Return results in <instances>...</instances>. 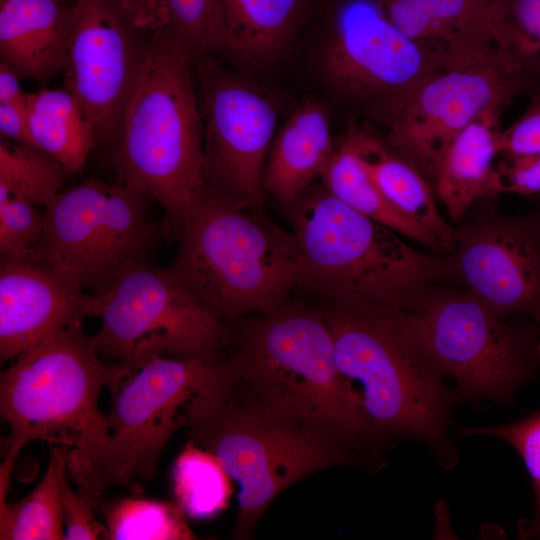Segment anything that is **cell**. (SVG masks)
I'll return each mask as SVG.
<instances>
[{
    "instance_id": "6da1fadb",
    "label": "cell",
    "mask_w": 540,
    "mask_h": 540,
    "mask_svg": "<svg viewBox=\"0 0 540 540\" xmlns=\"http://www.w3.org/2000/svg\"><path fill=\"white\" fill-rule=\"evenodd\" d=\"M287 214L299 251V287L330 303L409 311L455 281L449 255L413 248L323 185L308 189Z\"/></svg>"
},
{
    "instance_id": "7a4b0ae2",
    "label": "cell",
    "mask_w": 540,
    "mask_h": 540,
    "mask_svg": "<svg viewBox=\"0 0 540 540\" xmlns=\"http://www.w3.org/2000/svg\"><path fill=\"white\" fill-rule=\"evenodd\" d=\"M321 311L373 440H418L444 468L456 465L448 427L458 396L394 310L329 302Z\"/></svg>"
},
{
    "instance_id": "3957f363",
    "label": "cell",
    "mask_w": 540,
    "mask_h": 540,
    "mask_svg": "<svg viewBox=\"0 0 540 540\" xmlns=\"http://www.w3.org/2000/svg\"><path fill=\"white\" fill-rule=\"evenodd\" d=\"M193 68L192 54L173 34L149 36L112 159L116 181L155 200L174 237L183 216L208 191Z\"/></svg>"
},
{
    "instance_id": "277c9868",
    "label": "cell",
    "mask_w": 540,
    "mask_h": 540,
    "mask_svg": "<svg viewBox=\"0 0 540 540\" xmlns=\"http://www.w3.org/2000/svg\"><path fill=\"white\" fill-rule=\"evenodd\" d=\"M234 340L232 379L267 412L350 449L374 441L321 309L285 302L243 322Z\"/></svg>"
},
{
    "instance_id": "5b68a950",
    "label": "cell",
    "mask_w": 540,
    "mask_h": 540,
    "mask_svg": "<svg viewBox=\"0 0 540 540\" xmlns=\"http://www.w3.org/2000/svg\"><path fill=\"white\" fill-rule=\"evenodd\" d=\"M183 427L239 486L235 539L252 538L285 489L352 460L344 444L267 412L233 381L225 355L192 398Z\"/></svg>"
},
{
    "instance_id": "8992f818",
    "label": "cell",
    "mask_w": 540,
    "mask_h": 540,
    "mask_svg": "<svg viewBox=\"0 0 540 540\" xmlns=\"http://www.w3.org/2000/svg\"><path fill=\"white\" fill-rule=\"evenodd\" d=\"M109 377L110 363L82 324L14 358L0 376V414L10 429L2 464L13 467L31 441L67 447L69 471L79 489L98 497L97 471L110 442L98 401Z\"/></svg>"
},
{
    "instance_id": "52a82bcc",
    "label": "cell",
    "mask_w": 540,
    "mask_h": 540,
    "mask_svg": "<svg viewBox=\"0 0 540 540\" xmlns=\"http://www.w3.org/2000/svg\"><path fill=\"white\" fill-rule=\"evenodd\" d=\"M170 266L215 317L227 322L277 310L299 287L296 240L256 210L210 189L183 216Z\"/></svg>"
},
{
    "instance_id": "ba28073f",
    "label": "cell",
    "mask_w": 540,
    "mask_h": 540,
    "mask_svg": "<svg viewBox=\"0 0 540 540\" xmlns=\"http://www.w3.org/2000/svg\"><path fill=\"white\" fill-rule=\"evenodd\" d=\"M394 310L461 398L511 403L540 366L538 329L507 321L463 286L440 285L413 310Z\"/></svg>"
},
{
    "instance_id": "9c48e42d",
    "label": "cell",
    "mask_w": 540,
    "mask_h": 540,
    "mask_svg": "<svg viewBox=\"0 0 540 540\" xmlns=\"http://www.w3.org/2000/svg\"><path fill=\"white\" fill-rule=\"evenodd\" d=\"M88 317L101 320L91 336L99 355L130 364L156 356L214 357L231 342L226 322L210 313L170 267L151 261L124 271L88 294Z\"/></svg>"
},
{
    "instance_id": "30bf717a",
    "label": "cell",
    "mask_w": 540,
    "mask_h": 540,
    "mask_svg": "<svg viewBox=\"0 0 540 540\" xmlns=\"http://www.w3.org/2000/svg\"><path fill=\"white\" fill-rule=\"evenodd\" d=\"M147 197L119 183L89 179L62 190L45 208L36 261L92 294L151 261L161 229Z\"/></svg>"
},
{
    "instance_id": "8fae6325",
    "label": "cell",
    "mask_w": 540,
    "mask_h": 540,
    "mask_svg": "<svg viewBox=\"0 0 540 540\" xmlns=\"http://www.w3.org/2000/svg\"><path fill=\"white\" fill-rule=\"evenodd\" d=\"M223 355L110 362V442L97 471L98 496L107 487L155 476L162 451L184 426L192 398Z\"/></svg>"
},
{
    "instance_id": "7c38bea8",
    "label": "cell",
    "mask_w": 540,
    "mask_h": 540,
    "mask_svg": "<svg viewBox=\"0 0 540 540\" xmlns=\"http://www.w3.org/2000/svg\"><path fill=\"white\" fill-rule=\"evenodd\" d=\"M323 54L333 88L388 127L441 71L386 16L377 0H338Z\"/></svg>"
},
{
    "instance_id": "4fadbf2b",
    "label": "cell",
    "mask_w": 540,
    "mask_h": 540,
    "mask_svg": "<svg viewBox=\"0 0 540 540\" xmlns=\"http://www.w3.org/2000/svg\"><path fill=\"white\" fill-rule=\"evenodd\" d=\"M524 94H535L524 64L496 46L426 82L388 127L387 143L433 184L443 155L469 124Z\"/></svg>"
},
{
    "instance_id": "5bb4252c",
    "label": "cell",
    "mask_w": 540,
    "mask_h": 540,
    "mask_svg": "<svg viewBox=\"0 0 540 540\" xmlns=\"http://www.w3.org/2000/svg\"><path fill=\"white\" fill-rule=\"evenodd\" d=\"M193 61L202 97L208 189L263 211L275 107L212 55L194 56Z\"/></svg>"
},
{
    "instance_id": "9a60e30c",
    "label": "cell",
    "mask_w": 540,
    "mask_h": 540,
    "mask_svg": "<svg viewBox=\"0 0 540 540\" xmlns=\"http://www.w3.org/2000/svg\"><path fill=\"white\" fill-rule=\"evenodd\" d=\"M149 34L116 0H74L64 88L92 122L97 141L116 140L145 62Z\"/></svg>"
},
{
    "instance_id": "2e32d148",
    "label": "cell",
    "mask_w": 540,
    "mask_h": 540,
    "mask_svg": "<svg viewBox=\"0 0 540 540\" xmlns=\"http://www.w3.org/2000/svg\"><path fill=\"white\" fill-rule=\"evenodd\" d=\"M449 257L455 281L496 314L540 323V212L462 222Z\"/></svg>"
},
{
    "instance_id": "e0dca14e",
    "label": "cell",
    "mask_w": 540,
    "mask_h": 540,
    "mask_svg": "<svg viewBox=\"0 0 540 540\" xmlns=\"http://www.w3.org/2000/svg\"><path fill=\"white\" fill-rule=\"evenodd\" d=\"M88 294L36 260L1 257L0 358L13 360L51 336L81 325Z\"/></svg>"
},
{
    "instance_id": "ac0fdd59",
    "label": "cell",
    "mask_w": 540,
    "mask_h": 540,
    "mask_svg": "<svg viewBox=\"0 0 540 540\" xmlns=\"http://www.w3.org/2000/svg\"><path fill=\"white\" fill-rule=\"evenodd\" d=\"M388 19L441 71L496 47L491 4L482 0H377Z\"/></svg>"
},
{
    "instance_id": "d6986e66",
    "label": "cell",
    "mask_w": 540,
    "mask_h": 540,
    "mask_svg": "<svg viewBox=\"0 0 540 540\" xmlns=\"http://www.w3.org/2000/svg\"><path fill=\"white\" fill-rule=\"evenodd\" d=\"M74 0H0V56L20 78L45 83L62 72Z\"/></svg>"
},
{
    "instance_id": "ffe728a7",
    "label": "cell",
    "mask_w": 540,
    "mask_h": 540,
    "mask_svg": "<svg viewBox=\"0 0 540 540\" xmlns=\"http://www.w3.org/2000/svg\"><path fill=\"white\" fill-rule=\"evenodd\" d=\"M344 138L385 199L428 232L443 255L452 254L456 229L440 214L434 188L419 169L366 129L352 125Z\"/></svg>"
},
{
    "instance_id": "44dd1931",
    "label": "cell",
    "mask_w": 540,
    "mask_h": 540,
    "mask_svg": "<svg viewBox=\"0 0 540 540\" xmlns=\"http://www.w3.org/2000/svg\"><path fill=\"white\" fill-rule=\"evenodd\" d=\"M334 149L324 109L314 102L300 105L272 142L264 172L265 192L289 210L320 178Z\"/></svg>"
},
{
    "instance_id": "7402d4cb",
    "label": "cell",
    "mask_w": 540,
    "mask_h": 540,
    "mask_svg": "<svg viewBox=\"0 0 540 540\" xmlns=\"http://www.w3.org/2000/svg\"><path fill=\"white\" fill-rule=\"evenodd\" d=\"M502 109H492L469 124L450 144L433 187L449 216L460 223L469 209L495 193L496 138Z\"/></svg>"
},
{
    "instance_id": "603a6c76",
    "label": "cell",
    "mask_w": 540,
    "mask_h": 540,
    "mask_svg": "<svg viewBox=\"0 0 540 540\" xmlns=\"http://www.w3.org/2000/svg\"><path fill=\"white\" fill-rule=\"evenodd\" d=\"M313 0H217L221 52L246 63L274 58Z\"/></svg>"
},
{
    "instance_id": "cb8c5ba5",
    "label": "cell",
    "mask_w": 540,
    "mask_h": 540,
    "mask_svg": "<svg viewBox=\"0 0 540 540\" xmlns=\"http://www.w3.org/2000/svg\"><path fill=\"white\" fill-rule=\"evenodd\" d=\"M26 107L35 146L71 173L82 171L98 141L77 99L66 88H43L27 94Z\"/></svg>"
},
{
    "instance_id": "d4e9b609",
    "label": "cell",
    "mask_w": 540,
    "mask_h": 540,
    "mask_svg": "<svg viewBox=\"0 0 540 540\" xmlns=\"http://www.w3.org/2000/svg\"><path fill=\"white\" fill-rule=\"evenodd\" d=\"M320 179L324 188L355 211L443 255L437 241L398 212L381 194L345 138L335 147Z\"/></svg>"
},
{
    "instance_id": "484cf974",
    "label": "cell",
    "mask_w": 540,
    "mask_h": 540,
    "mask_svg": "<svg viewBox=\"0 0 540 540\" xmlns=\"http://www.w3.org/2000/svg\"><path fill=\"white\" fill-rule=\"evenodd\" d=\"M68 455L67 447L53 445L45 474L30 493L13 503L0 497L1 540L64 539L62 494Z\"/></svg>"
},
{
    "instance_id": "4316f807",
    "label": "cell",
    "mask_w": 540,
    "mask_h": 540,
    "mask_svg": "<svg viewBox=\"0 0 540 540\" xmlns=\"http://www.w3.org/2000/svg\"><path fill=\"white\" fill-rule=\"evenodd\" d=\"M178 504L191 518H210L222 511L231 496V478L217 458L189 441L173 472Z\"/></svg>"
},
{
    "instance_id": "83f0119b",
    "label": "cell",
    "mask_w": 540,
    "mask_h": 540,
    "mask_svg": "<svg viewBox=\"0 0 540 540\" xmlns=\"http://www.w3.org/2000/svg\"><path fill=\"white\" fill-rule=\"evenodd\" d=\"M71 173L39 148L0 140V188L46 207Z\"/></svg>"
},
{
    "instance_id": "f1b7e54d",
    "label": "cell",
    "mask_w": 540,
    "mask_h": 540,
    "mask_svg": "<svg viewBox=\"0 0 540 540\" xmlns=\"http://www.w3.org/2000/svg\"><path fill=\"white\" fill-rule=\"evenodd\" d=\"M110 539H194L178 505L126 499L106 510Z\"/></svg>"
},
{
    "instance_id": "f546056e",
    "label": "cell",
    "mask_w": 540,
    "mask_h": 540,
    "mask_svg": "<svg viewBox=\"0 0 540 540\" xmlns=\"http://www.w3.org/2000/svg\"><path fill=\"white\" fill-rule=\"evenodd\" d=\"M496 46L525 62L540 55V0H491Z\"/></svg>"
},
{
    "instance_id": "4dcf8cb0",
    "label": "cell",
    "mask_w": 540,
    "mask_h": 540,
    "mask_svg": "<svg viewBox=\"0 0 540 540\" xmlns=\"http://www.w3.org/2000/svg\"><path fill=\"white\" fill-rule=\"evenodd\" d=\"M45 224V211L40 206L0 188L1 257L36 260Z\"/></svg>"
},
{
    "instance_id": "1f68e13d",
    "label": "cell",
    "mask_w": 540,
    "mask_h": 540,
    "mask_svg": "<svg viewBox=\"0 0 540 540\" xmlns=\"http://www.w3.org/2000/svg\"><path fill=\"white\" fill-rule=\"evenodd\" d=\"M167 30L192 56L221 53V25L217 0H162Z\"/></svg>"
},
{
    "instance_id": "d6a6232c",
    "label": "cell",
    "mask_w": 540,
    "mask_h": 540,
    "mask_svg": "<svg viewBox=\"0 0 540 540\" xmlns=\"http://www.w3.org/2000/svg\"><path fill=\"white\" fill-rule=\"evenodd\" d=\"M462 434L499 438L521 456L532 479L535 494L534 516L522 536H536L540 532V411L509 424L462 428Z\"/></svg>"
},
{
    "instance_id": "836d02e7",
    "label": "cell",
    "mask_w": 540,
    "mask_h": 540,
    "mask_svg": "<svg viewBox=\"0 0 540 540\" xmlns=\"http://www.w3.org/2000/svg\"><path fill=\"white\" fill-rule=\"evenodd\" d=\"M94 500L92 495L80 489L75 492L67 479L62 494L64 539H110L107 526H103L94 516Z\"/></svg>"
},
{
    "instance_id": "e575fe53",
    "label": "cell",
    "mask_w": 540,
    "mask_h": 540,
    "mask_svg": "<svg viewBox=\"0 0 540 540\" xmlns=\"http://www.w3.org/2000/svg\"><path fill=\"white\" fill-rule=\"evenodd\" d=\"M495 193L540 194V153L501 155L495 163Z\"/></svg>"
},
{
    "instance_id": "d590c367",
    "label": "cell",
    "mask_w": 540,
    "mask_h": 540,
    "mask_svg": "<svg viewBox=\"0 0 540 540\" xmlns=\"http://www.w3.org/2000/svg\"><path fill=\"white\" fill-rule=\"evenodd\" d=\"M530 96L525 111L507 128L498 131L496 145L500 156L540 153V94Z\"/></svg>"
},
{
    "instance_id": "8d00e7d4",
    "label": "cell",
    "mask_w": 540,
    "mask_h": 540,
    "mask_svg": "<svg viewBox=\"0 0 540 540\" xmlns=\"http://www.w3.org/2000/svg\"><path fill=\"white\" fill-rule=\"evenodd\" d=\"M142 31L151 35L167 30L162 0H116Z\"/></svg>"
},
{
    "instance_id": "74e56055",
    "label": "cell",
    "mask_w": 540,
    "mask_h": 540,
    "mask_svg": "<svg viewBox=\"0 0 540 540\" xmlns=\"http://www.w3.org/2000/svg\"><path fill=\"white\" fill-rule=\"evenodd\" d=\"M26 105L0 103L1 137L36 147L29 131Z\"/></svg>"
},
{
    "instance_id": "f35d334b",
    "label": "cell",
    "mask_w": 540,
    "mask_h": 540,
    "mask_svg": "<svg viewBox=\"0 0 540 540\" xmlns=\"http://www.w3.org/2000/svg\"><path fill=\"white\" fill-rule=\"evenodd\" d=\"M20 77L5 63L0 61V103L26 105L27 94Z\"/></svg>"
},
{
    "instance_id": "ab89813d",
    "label": "cell",
    "mask_w": 540,
    "mask_h": 540,
    "mask_svg": "<svg viewBox=\"0 0 540 540\" xmlns=\"http://www.w3.org/2000/svg\"><path fill=\"white\" fill-rule=\"evenodd\" d=\"M523 64L534 85L536 94H540V55L523 62Z\"/></svg>"
},
{
    "instance_id": "60d3db41",
    "label": "cell",
    "mask_w": 540,
    "mask_h": 540,
    "mask_svg": "<svg viewBox=\"0 0 540 540\" xmlns=\"http://www.w3.org/2000/svg\"><path fill=\"white\" fill-rule=\"evenodd\" d=\"M482 1H485V2H488V3L491 4V0H482Z\"/></svg>"
},
{
    "instance_id": "b9f144b4",
    "label": "cell",
    "mask_w": 540,
    "mask_h": 540,
    "mask_svg": "<svg viewBox=\"0 0 540 540\" xmlns=\"http://www.w3.org/2000/svg\"><path fill=\"white\" fill-rule=\"evenodd\" d=\"M538 538H540V532L536 535Z\"/></svg>"
},
{
    "instance_id": "7bdbcfd3",
    "label": "cell",
    "mask_w": 540,
    "mask_h": 540,
    "mask_svg": "<svg viewBox=\"0 0 540 540\" xmlns=\"http://www.w3.org/2000/svg\"><path fill=\"white\" fill-rule=\"evenodd\" d=\"M538 331H539V336H540V328L538 329Z\"/></svg>"
}]
</instances>
